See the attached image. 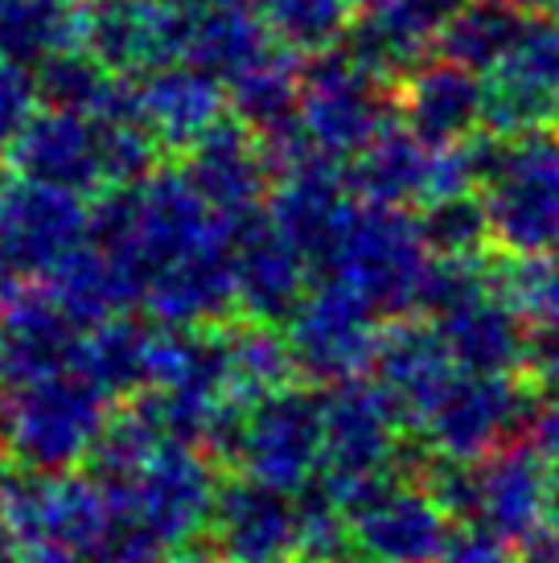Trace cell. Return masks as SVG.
<instances>
[{"label":"cell","mask_w":559,"mask_h":563,"mask_svg":"<svg viewBox=\"0 0 559 563\" xmlns=\"http://www.w3.org/2000/svg\"><path fill=\"white\" fill-rule=\"evenodd\" d=\"M514 9H523V13H539V9H551L556 0H511Z\"/></svg>","instance_id":"obj_36"},{"label":"cell","mask_w":559,"mask_h":563,"mask_svg":"<svg viewBox=\"0 0 559 563\" xmlns=\"http://www.w3.org/2000/svg\"><path fill=\"white\" fill-rule=\"evenodd\" d=\"M432 321V317H428ZM445 342H449L452 358L461 371H478V375H527L530 354V325L514 313L506 300L490 297L473 300L457 313L436 321Z\"/></svg>","instance_id":"obj_19"},{"label":"cell","mask_w":559,"mask_h":563,"mask_svg":"<svg viewBox=\"0 0 559 563\" xmlns=\"http://www.w3.org/2000/svg\"><path fill=\"white\" fill-rule=\"evenodd\" d=\"M354 543L371 563H440L452 534V515L428 494L416 473L383 485L350 510Z\"/></svg>","instance_id":"obj_8"},{"label":"cell","mask_w":559,"mask_h":563,"mask_svg":"<svg viewBox=\"0 0 559 563\" xmlns=\"http://www.w3.org/2000/svg\"><path fill=\"white\" fill-rule=\"evenodd\" d=\"M395 120L391 79L366 63H358L350 49H329L321 63L305 70V99H300V128L317 153L329 161L358 157L379 136V128Z\"/></svg>","instance_id":"obj_4"},{"label":"cell","mask_w":559,"mask_h":563,"mask_svg":"<svg viewBox=\"0 0 559 563\" xmlns=\"http://www.w3.org/2000/svg\"><path fill=\"white\" fill-rule=\"evenodd\" d=\"M21 563H87V560L66 548H37L30 560H21Z\"/></svg>","instance_id":"obj_33"},{"label":"cell","mask_w":559,"mask_h":563,"mask_svg":"<svg viewBox=\"0 0 559 563\" xmlns=\"http://www.w3.org/2000/svg\"><path fill=\"white\" fill-rule=\"evenodd\" d=\"M436 153L432 144H424L412 128L395 115L391 124L379 128L358 157H350L346 186L358 202L371 206H424L432 202L436 186Z\"/></svg>","instance_id":"obj_17"},{"label":"cell","mask_w":559,"mask_h":563,"mask_svg":"<svg viewBox=\"0 0 559 563\" xmlns=\"http://www.w3.org/2000/svg\"><path fill=\"white\" fill-rule=\"evenodd\" d=\"M13 276H17V267L0 255V313L9 309V300H13Z\"/></svg>","instance_id":"obj_35"},{"label":"cell","mask_w":559,"mask_h":563,"mask_svg":"<svg viewBox=\"0 0 559 563\" xmlns=\"http://www.w3.org/2000/svg\"><path fill=\"white\" fill-rule=\"evenodd\" d=\"M234 461L280 489H305L326 461V399L305 387H280L248 407Z\"/></svg>","instance_id":"obj_5"},{"label":"cell","mask_w":559,"mask_h":563,"mask_svg":"<svg viewBox=\"0 0 559 563\" xmlns=\"http://www.w3.org/2000/svg\"><path fill=\"white\" fill-rule=\"evenodd\" d=\"M108 395L78 366L21 383L9 407V440L25 470L66 473L78 461H91L95 444L108 428Z\"/></svg>","instance_id":"obj_2"},{"label":"cell","mask_w":559,"mask_h":563,"mask_svg":"<svg viewBox=\"0 0 559 563\" xmlns=\"http://www.w3.org/2000/svg\"><path fill=\"white\" fill-rule=\"evenodd\" d=\"M186 16L156 0H95L78 16L83 49H91L111 75H149L169 58H182Z\"/></svg>","instance_id":"obj_13"},{"label":"cell","mask_w":559,"mask_h":563,"mask_svg":"<svg viewBox=\"0 0 559 563\" xmlns=\"http://www.w3.org/2000/svg\"><path fill=\"white\" fill-rule=\"evenodd\" d=\"M234 115L260 136L272 141L280 132L300 124V99H305V75L296 66V49H267L260 63L243 70L231 82Z\"/></svg>","instance_id":"obj_22"},{"label":"cell","mask_w":559,"mask_h":563,"mask_svg":"<svg viewBox=\"0 0 559 563\" xmlns=\"http://www.w3.org/2000/svg\"><path fill=\"white\" fill-rule=\"evenodd\" d=\"M440 563H518V560H514V543H506L490 527H482V522H457Z\"/></svg>","instance_id":"obj_30"},{"label":"cell","mask_w":559,"mask_h":563,"mask_svg":"<svg viewBox=\"0 0 559 563\" xmlns=\"http://www.w3.org/2000/svg\"><path fill=\"white\" fill-rule=\"evenodd\" d=\"M91 219L75 189L50 181H4L0 189V255L17 272H54L70 251L83 247Z\"/></svg>","instance_id":"obj_9"},{"label":"cell","mask_w":559,"mask_h":563,"mask_svg":"<svg viewBox=\"0 0 559 563\" xmlns=\"http://www.w3.org/2000/svg\"><path fill=\"white\" fill-rule=\"evenodd\" d=\"M362 0H264V21L296 54H329L354 25Z\"/></svg>","instance_id":"obj_26"},{"label":"cell","mask_w":559,"mask_h":563,"mask_svg":"<svg viewBox=\"0 0 559 563\" xmlns=\"http://www.w3.org/2000/svg\"><path fill=\"white\" fill-rule=\"evenodd\" d=\"M267 33H272L267 21L251 13V4L189 9L186 30H182V58L210 70L215 79L234 82L272 49Z\"/></svg>","instance_id":"obj_21"},{"label":"cell","mask_w":559,"mask_h":563,"mask_svg":"<svg viewBox=\"0 0 559 563\" xmlns=\"http://www.w3.org/2000/svg\"><path fill=\"white\" fill-rule=\"evenodd\" d=\"M527 378L539 391H556L559 387V309L530 325Z\"/></svg>","instance_id":"obj_31"},{"label":"cell","mask_w":559,"mask_h":563,"mask_svg":"<svg viewBox=\"0 0 559 563\" xmlns=\"http://www.w3.org/2000/svg\"><path fill=\"white\" fill-rule=\"evenodd\" d=\"M78 321L46 292L13 297L0 313V383H30L75 366Z\"/></svg>","instance_id":"obj_18"},{"label":"cell","mask_w":559,"mask_h":563,"mask_svg":"<svg viewBox=\"0 0 559 563\" xmlns=\"http://www.w3.org/2000/svg\"><path fill=\"white\" fill-rule=\"evenodd\" d=\"M156 342V333H144L132 321H99L91 338L78 342L75 366L103 395H128L153 383Z\"/></svg>","instance_id":"obj_23"},{"label":"cell","mask_w":559,"mask_h":563,"mask_svg":"<svg viewBox=\"0 0 559 563\" xmlns=\"http://www.w3.org/2000/svg\"><path fill=\"white\" fill-rule=\"evenodd\" d=\"M432 247L404 206L354 202L342 231L329 247L326 264L333 280L366 297L383 317L419 313L424 280L432 267Z\"/></svg>","instance_id":"obj_1"},{"label":"cell","mask_w":559,"mask_h":563,"mask_svg":"<svg viewBox=\"0 0 559 563\" xmlns=\"http://www.w3.org/2000/svg\"><path fill=\"white\" fill-rule=\"evenodd\" d=\"M78 16L70 0H0V58L21 66H42L70 49L78 37Z\"/></svg>","instance_id":"obj_25"},{"label":"cell","mask_w":559,"mask_h":563,"mask_svg":"<svg viewBox=\"0 0 559 563\" xmlns=\"http://www.w3.org/2000/svg\"><path fill=\"white\" fill-rule=\"evenodd\" d=\"M293 489L243 477L218 489L215 548L222 563H293L300 560V501Z\"/></svg>","instance_id":"obj_11"},{"label":"cell","mask_w":559,"mask_h":563,"mask_svg":"<svg viewBox=\"0 0 559 563\" xmlns=\"http://www.w3.org/2000/svg\"><path fill=\"white\" fill-rule=\"evenodd\" d=\"M461 366L452 358L449 342L436 321L424 313L395 317L374 354V383L391 395V404L399 407L404 428H416L424 411L436 404V395L445 391Z\"/></svg>","instance_id":"obj_14"},{"label":"cell","mask_w":559,"mask_h":563,"mask_svg":"<svg viewBox=\"0 0 559 563\" xmlns=\"http://www.w3.org/2000/svg\"><path fill=\"white\" fill-rule=\"evenodd\" d=\"M419 231L432 255H485L494 247V222L478 189L428 202L419 210Z\"/></svg>","instance_id":"obj_27"},{"label":"cell","mask_w":559,"mask_h":563,"mask_svg":"<svg viewBox=\"0 0 559 563\" xmlns=\"http://www.w3.org/2000/svg\"><path fill=\"white\" fill-rule=\"evenodd\" d=\"M527 440L544 453V461L551 470H559V387L556 391H547L535 411H530V423H527Z\"/></svg>","instance_id":"obj_32"},{"label":"cell","mask_w":559,"mask_h":563,"mask_svg":"<svg viewBox=\"0 0 559 563\" xmlns=\"http://www.w3.org/2000/svg\"><path fill=\"white\" fill-rule=\"evenodd\" d=\"M530 391H539V387L527 375L457 371L412 432L436 456L478 461V456L494 453L511 440L527 437L530 411H535Z\"/></svg>","instance_id":"obj_3"},{"label":"cell","mask_w":559,"mask_h":563,"mask_svg":"<svg viewBox=\"0 0 559 563\" xmlns=\"http://www.w3.org/2000/svg\"><path fill=\"white\" fill-rule=\"evenodd\" d=\"M465 522H482L514 548H530L551 531V465L530 440H511L473 461Z\"/></svg>","instance_id":"obj_7"},{"label":"cell","mask_w":559,"mask_h":563,"mask_svg":"<svg viewBox=\"0 0 559 563\" xmlns=\"http://www.w3.org/2000/svg\"><path fill=\"white\" fill-rule=\"evenodd\" d=\"M222 79H215L202 66H156L140 82V124L156 141L194 144L222 120Z\"/></svg>","instance_id":"obj_20"},{"label":"cell","mask_w":559,"mask_h":563,"mask_svg":"<svg viewBox=\"0 0 559 563\" xmlns=\"http://www.w3.org/2000/svg\"><path fill=\"white\" fill-rule=\"evenodd\" d=\"M485 128L523 132L559 120V16H527L514 49L485 75Z\"/></svg>","instance_id":"obj_10"},{"label":"cell","mask_w":559,"mask_h":563,"mask_svg":"<svg viewBox=\"0 0 559 563\" xmlns=\"http://www.w3.org/2000/svg\"><path fill=\"white\" fill-rule=\"evenodd\" d=\"M527 16L511 0H465L436 37V54L490 75L527 30Z\"/></svg>","instance_id":"obj_24"},{"label":"cell","mask_w":559,"mask_h":563,"mask_svg":"<svg viewBox=\"0 0 559 563\" xmlns=\"http://www.w3.org/2000/svg\"><path fill=\"white\" fill-rule=\"evenodd\" d=\"M485 75L473 66H461L452 58H432V63L412 66L399 91H395V115L432 148H449L485 128Z\"/></svg>","instance_id":"obj_12"},{"label":"cell","mask_w":559,"mask_h":563,"mask_svg":"<svg viewBox=\"0 0 559 563\" xmlns=\"http://www.w3.org/2000/svg\"><path fill=\"white\" fill-rule=\"evenodd\" d=\"M186 9H210V4H251V0H182Z\"/></svg>","instance_id":"obj_37"},{"label":"cell","mask_w":559,"mask_h":563,"mask_svg":"<svg viewBox=\"0 0 559 563\" xmlns=\"http://www.w3.org/2000/svg\"><path fill=\"white\" fill-rule=\"evenodd\" d=\"M379 309L342 280H329L300 300L288 321V345H293L296 371H305L317 383H346L374 366L379 354Z\"/></svg>","instance_id":"obj_6"},{"label":"cell","mask_w":559,"mask_h":563,"mask_svg":"<svg viewBox=\"0 0 559 563\" xmlns=\"http://www.w3.org/2000/svg\"><path fill=\"white\" fill-rule=\"evenodd\" d=\"M518 563H559V551L551 548V539H539V543H530V548H523V560Z\"/></svg>","instance_id":"obj_34"},{"label":"cell","mask_w":559,"mask_h":563,"mask_svg":"<svg viewBox=\"0 0 559 563\" xmlns=\"http://www.w3.org/2000/svg\"><path fill=\"white\" fill-rule=\"evenodd\" d=\"M267 148L243 120H218L206 136L189 144L186 177L198 186L210 210L227 222H243L260 214V198L267 189Z\"/></svg>","instance_id":"obj_15"},{"label":"cell","mask_w":559,"mask_h":563,"mask_svg":"<svg viewBox=\"0 0 559 563\" xmlns=\"http://www.w3.org/2000/svg\"><path fill=\"white\" fill-rule=\"evenodd\" d=\"M350 563H354V560H350ZM362 563H371V560H362Z\"/></svg>","instance_id":"obj_38"},{"label":"cell","mask_w":559,"mask_h":563,"mask_svg":"<svg viewBox=\"0 0 559 563\" xmlns=\"http://www.w3.org/2000/svg\"><path fill=\"white\" fill-rule=\"evenodd\" d=\"M354 522L342 510V501L326 485L309 489L300 498V563H350L354 551Z\"/></svg>","instance_id":"obj_28"},{"label":"cell","mask_w":559,"mask_h":563,"mask_svg":"<svg viewBox=\"0 0 559 563\" xmlns=\"http://www.w3.org/2000/svg\"><path fill=\"white\" fill-rule=\"evenodd\" d=\"M234 231V272H239V300L260 321H288L305 300L309 260L280 235L272 219L251 214L231 222Z\"/></svg>","instance_id":"obj_16"},{"label":"cell","mask_w":559,"mask_h":563,"mask_svg":"<svg viewBox=\"0 0 559 563\" xmlns=\"http://www.w3.org/2000/svg\"><path fill=\"white\" fill-rule=\"evenodd\" d=\"M33 99H42L30 66L0 58V144H13L33 120Z\"/></svg>","instance_id":"obj_29"}]
</instances>
